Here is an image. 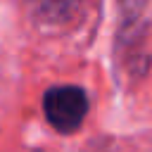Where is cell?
Instances as JSON below:
<instances>
[{"mask_svg": "<svg viewBox=\"0 0 152 152\" xmlns=\"http://www.w3.org/2000/svg\"><path fill=\"white\" fill-rule=\"evenodd\" d=\"M28 17L43 28L71 26L86 7V0H24Z\"/></svg>", "mask_w": 152, "mask_h": 152, "instance_id": "7a4b0ae2", "label": "cell"}, {"mask_svg": "<svg viewBox=\"0 0 152 152\" xmlns=\"http://www.w3.org/2000/svg\"><path fill=\"white\" fill-rule=\"evenodd\" d=\"M43 112L52 128L74 133L88 114V95L78 86H55L43 95Z\"/></svg>", "mask_w": 152, "mask_h": 152, "instance_id": "6da1fadb", "label": "cell"}]
</instances>
